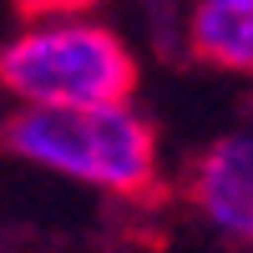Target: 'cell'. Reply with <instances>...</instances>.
I'll use <instances>...</instances> for the list:
<instances>
[{
    "label": "cell",
    "instance_id": "obj_2",
    "mask_svg": "<svg viewBox=\"0 0 253 253\" xmlns=\"http://www.w3.org/2000/svg\"><path fill=\"white\" fill-rule=\"evenodd\" d=\"M137 81V56L126 41L91 15L56 10L0 46V91L20 107L132 101Z\"/></svg>",
    "mask_w": 253,
    "mask_h": 253
},
{
    "label": "cell",
    "instance_id": "obj_5",
    "mask_svg": "<svg viewBox=\"0 0 253 253\" xmlns=\"http://www.w3.org/2000/svg\"><path fill=\"white\" fill-rule=\"evenodd\" d=\"M31 10H41V5H51V10H71V5H81V0H26Z\"/></svg>",
    "mask_w": 253,
    "mask_h": 253
},
{
    "label": "cell",
    "instance_id": "obj_4",
    "mask_svg": "<svg viewBox=\"0 0 253 253\" xmlns=\"http://www.w3.org/2000/svg\"><path fill=\"white\" fill-rule=\"evenodd\" d=\"M152 26L167 56L253 76V0H152Z\"/></svg>",
    "mask_w": 253,
    "mask_h": 253
},
{
    "label": "cell",
    "instance_id": "obj_3",
    "mask_svg": "<svg viewBox=\"0 0 253 253\" xmlns=\"http://www.w3.org/2000/svg\"><path fill=\"white\" fill-rule=\"evenodd\" d=\"M182 203L213 238L253 248V126L223 132L182 172Z\"/></svg>",
    "mask_w": 253,
    "mask_h": 253
},
{
    "label": "cell",
    "instance_id": "obj_1",
    "mask_svg": "<svg viewBox=\"0 0 253 253\" xmlns=\"http://www.w3.org/2000/svg\"><path fill=\"white\" fill-rule=\"evenodd\" d=\"M10 157L96 187L117 203H147L162 187L157 126L132 101H86V107H20L0 126Z\"/></svg>",
    "mask_w": 253,
    "mask_h": 253
}]
</instances>
